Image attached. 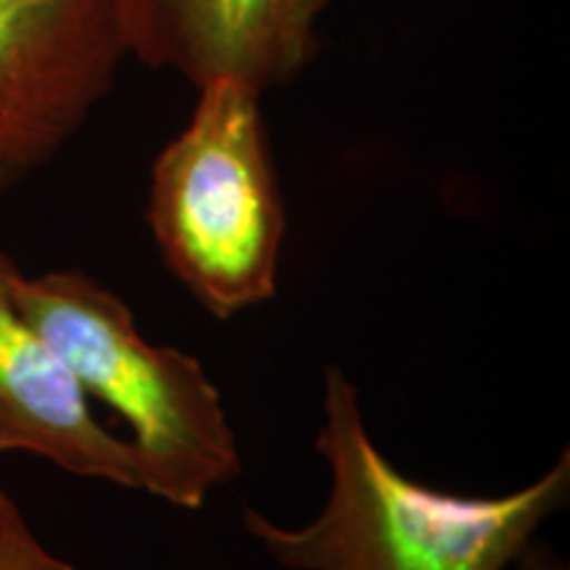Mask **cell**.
I'll list each match as a JSON object with an SVG mask.
<instances>
[{
    "label": "cell",
    "instance_id": "3",
    "mask_svg": "<svg viewBox=\"0 0 570 570\" xmlns=\"http://www.w3.org/2000/svg\"><path fill=\"white\" fill-rule=\"evenodd\" d=\"M196 90L188 125L154 159L148 225L169 273L230 320L277 294L285 206L259 92L235 80Z\"/></svg>",
    "mask_w": 570,
    "mask_h": 570
},
{
    "label": "cell",
    "instance_id": "1",
    "mask_svg": "<svg viewBox=\"0 0 570 570\" xmlns=\"http://www.w3.org/2000/svg\"><path fill=\"white\" fill-rule=\"evenodd\" d=\"M317 454L331 468L320 515L285 529L244 510L248 537L291 570H508L539 525L568 504L570 452L504 497H458L407 479L370 439L360 394L338 365L323 373Z\"/></svg>",
    "mask_w": 570,
    "mask_h": 570
},
{
    "label": "cell",
    "instance_id": "9",
    "mask_svg": "<svg viewBox=\"0 0 570 570\" xmlns=\"http://www.w3.org/2000/svg\"><path fill=\"white\" fill-rule=\"evenodd\" d=\"M17 180H19V175L9 173V169H0V196H6V190H9Z\"/></svg>",
    "mask_w": 570,
    "mask_h": 570
},
{
    "label": "cell",
    "instance_id": "5",
    "mask_svg": "<svg viewBox=\"0 0 570 570\" xmlns=\"http://www.w3.org/2000/svg\"><path fill=\"white\" fill-rule=\"evenodd\" d=\"M127 56L194 88L235 80L265 96L320 53L331 0H114Z\"/></svg>",
    "mask_w": 570,
    "mask_h": 570
},
{
    "label": "cell",
    "instance_id": "6",
    "mask_svg": "<svg viewBox=\"0 0 570 570\" xmlns=\"http://www.w3.org/2000/svg\"><path fill=\"white\" fill-rule=\"evenodd\" d=\"M17 269L0 248V454H35L80 479L146 491L138 446L98 423L67 362L13 302Z\"/></svg>",
    "mask_w": 570,
    "mask_h": 570
},
{
    "label": "cell",
    "instance_id": "4",
    "mask_svg": "<svg viewBox=\"0 0 570 570\" xmlns=\"http://www.w3.org/2000/svg\"><path fill=\"white\" fill-rule=\"evenodd\" d=\"M125 59L114 0H0V169L21 177L53 159Z\"/></svg>",
    "mask_w": 570,
    "mask_h": 570
},
{
    "label": "cell",
    "instance_id": "8",
    "mask_svg": "<svg viewBox=\"0 0 570 570\" xmlns=\"http://www.w3.org/2000/svg\"><path fill=\"white\" fill-rule=\"evenodd\" d=\"M515 570H568L566 560L560 558L558 552H552L547 544H539V541H531L525 547L523 554L512 562Z\"/></svg>",
    "mask_w": 570,
    "mask_h": 570
},
{
    "label": "cell",
    "instance_id": "2",
    "mask_svg": "<svg viewBox=\"0 0 570 570\" xmlns=\"http://www.w3.org/2000/svg\"><path fill=\"white\" fill-rule=\"evenodd\" d=\"M13 302L51 344L82 391L130 428L148 489L202 510L240 475V449L223 394L196 356L142 338L130 306L82 269L11 275Z\"/></svg>",
    "mask_w": 570,
    "mask_h": 570
},
{
    "label": "cell",
    "instance_id": "7",
    "mask_svg": "<svg viewBox=\"0 0 570 570\" xmlns=\"http://www.w3.org/2000/svg\"><path fill=\"white\" fill-rule=\"evenodd\" d=\"M0 570H77L42 544L30 520L3 489H0Z\"/></svg>",
    "mask_w": 570,
    "mask_h": 570
}]
</instances>
